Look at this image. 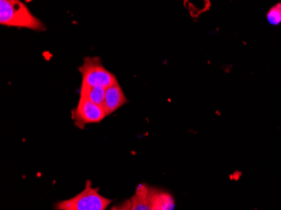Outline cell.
<instances>
[{
	"label": "cell",
	"instance_id": "5",
	"mask_svg": "<svg viewBox=\"0 0 281 210\" xmlns=\"http://www.w3.org/2000/svg\"><path fill=\"white\" fill-rule=\"evenodd\" d=\"M127 102L128 100L119 82L105 88V100L102 106L107 116L116 111Z\"/></svg>",
	"mask_w": 281,
	"mask_h": 210
},
{
	"label": "cell",
	"instance_id": "4",
	"mask_svg": "<svg viewBox=\"0 0 281 210\" xmlns=\"http://www.w3.org/2000/svg\"><path fill=\"white\" fill-rule=\"evenodd\" d=\"M107 116L102 105H98L79 97L77 107L72 111V119L78 128L83 129L86 124L101 122Z\"/></svg>",
	"mask_w": 281,
	"mask_h": 210
},
{
	"label": "cell",
	"instance_id": "6",
	"mask_svg": "<svg viewBox=\"0 0 281 210\" xmlns=\"http://www.w3.org/2000/svg\"><path fill=\"white\" fill-rule=\"evenodd\" d=\"M149 201L152 210H174V200L167 192L149 187Z\"/></svg>",
	"mask_w": 281,
	"mask_h": 210
},
{
	"label": "cell",
	"instance_id": "9",
	"mask_svg": "<svg viewBox=\"0 0 281 210\" xmlns=\"http://www.w3.org/2000/svg\"><path fill=\"white\" fill-rule=\"evenodd\" d=\"M267 19L273 25H278L281 23V3L273 5L267 13Z\"/></svg>",
	"mask_w": 281,
	"mask_h": 210
},
{
	"label": "cell",
	"instance_id": "8",
	"mask_svg": "<svg viewBox=\"0 0 281 210\" xmlns=\"http://www.w3.org/2000/svg\"><path fill=\"white\" fill-rule=\"evenodd\" d=\"M105 88L101 87H90L81 85L79 97L87 99L96 104L103 105L105 100Z\"/></svg>",
	"mask_w": 281,
	"mask_h": 210
},
{
	"label": "cell",
	"instance_id": "1",
	"mask_svg": "<svg viewBox=\"0 0 281 210\" xmlns=\"http://www.w3.org/2000/svg\"><path fill=\"white\" fill-rule=\"evenodd\" d=\"M0 24L8 27L36 31H43L46 29L44 23L31 13L23 2L19 0L0 1Z\"/></svg>",
	"mask_w": 281,
	"mask_h": 210
},
{
	"label": "cell",
	"instance_id": "7",
	"mask_svg": "<svg viewBox=\"0 0 281 210\" xmlns=\"http://www.w3.org/2000/svg\"><path fill=\"white\" fill-rule=\"evenodd\" d=\"M149 187L140 184L131 198V210H152L148 196Z\"/></svg>",
	"mask_w": 281,
	"mask_h": 210
},
{
	"label": "cell",
	"instance_id": "10",
	"mask_svg": "<svg viewBox=\"0 0 281 210\" xmlns=\"http://www.w3.org/2000/svg\"><path fill=\"white\" fill-rule=\"evenodd\" d=\"M131 199H128L119 205L114 206L111 210H131Z\"/></svg>",
	"mask_w": 281,
	"mask_h": 210
},
{
	"label": "cell",
	"instance_id": "2",
	"mask_svg": "<svg viewBox=\"0 0 281 210\" xmlns=\"http://www.w3.org/2000/svg\"><path fill=\"white\" fill-rule=\"evenodd\" d=\"M112 200L99 194L98 188L86 181L85 187L78 195L56 204L57 210H105Z\"/></svg>",
	"mask_w": 281,
	"mask_h": 210
},
{
	"label": "cell",
	"instance_id": "3",
	"mask_svg": "<svg viewBox=\"0 0 281 210\" xmlns=\"http://www.w3.org/2000/svg\"><path fill=\"white\" fill-rule=\"evenodd\" d=\"M78 71L82 75V85L84 86L107 88L118 83L116 76L104 67L98 57H86Z\"/></svg>",
	"mask_w": 281,
	"mask_h": 210
}]
</instances>
